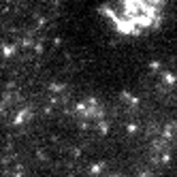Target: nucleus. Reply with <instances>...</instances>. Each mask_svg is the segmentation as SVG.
Wrapping results in <instances>:
<instances>
[{"instance_id": "nucleus-1", "label": "nucleus", "mask_w": 177, "mask_h": 177, "mask_svg": "<svg viewBox=\"0 0 177 177\" xmlns=\"http://www.w3.org/2000/svg\"><path fill=\"white\" fill-rule=\"evenodd\" d=\"M103 11L124 34H139L151 28L160 17V7L154 2H120L107 5Z\"/></svg>"}]
</instances>
